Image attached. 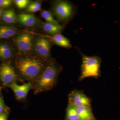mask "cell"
Instances as JSON below:
<instances>
[{
    "instance_id": "obj_1",
    "label": "cell",
    "mask_w": 120,
    "mask_h": 120,
    "mask_svg": "<svg viewBox=\"0 0 120 120\" xmlns=\"http://www.w3.org/2000/svg\"><path fill=\"white\" fill-rule=\"evenodd\" d=\"M16 66L22 76L28 79L38 78L44 70V64L37 58L29 57L19 58Z\"/></svg>"
},
{
    "instance_id": "obj_2",
    "label": "cell",
    "mask_w": 120,
    "mask_h": 120,
    "mask_svg": "<svg viewBox=\"0 0 120 120\" xmlns=\"http://www.w3.org/2000/svg\"><path fill=\"white\" fill-rule=\"evenodd\" d=\"M76 49L82 58L81 74L78 79L79 81L81 82L89 77L98 79L101 77V58L96 56H86L78 47Z\"/></svg>"
},
{
    "instance_id": "obj_3",
    "label": "cell",
    "mask_w": 120,
    "mask_h": 120,
    "mask_svg": "<svg viewBox=\"0 0 120 120\" xmlns=\"http://www.w3.org/2000/svg\"><path fill=\"white\" fill-rule=\"evenodd\" d=\"M61 67L52 62L46 67L39 77L36 84L38 92L50 90L54 87L57 82Z\"/></svg>"
},
{
    "instance_id": "obj_4",
    "label": "cell",
    "mask_w": 120,
    "mask_h": 120,
    "mask_svg": "<svg viewBox=\"0 0 120 120\" xmlns=\"http://www.w3.org/2000/svg\"><path fill=\"white\" fill-rule=\"evenodd\" d=\"M52 11L58 21L67 22L72 19L76 13L77 7L71 2L64 0L55 1Z\"/></svg>"
},
{
    "instance_id": "obj_5",
    "label": "cell",
    "mask_w": 120,
    "mask_h": 120,
    "mask_svg": "<svg viewBox=\"0 0 120 120\" xmlns=\"http://www.w3.org/2000/svg\"><path fill=\"white\" fill-rule=\"evenodd\" d=\"M68 104L75 107L86 106L91 107V101L82 90H75L71 91L69 94Z\"/></svg>"
},
{
    "instance_id": "obj_6",
    "label": "cell",
    "mask_w": 120,
    "mask_h": 120,
    "mask_svg": "<svg viewBox=\"0 0 120 120\" xmlns=\"http://www.w3.org/2000/svg\"><path fill=\"white\" fill-rule=\"evenodd\" d=\"M15 42L18 49L21 52H30L34 48L32 35L28 33H23L17 36L15 38Z\"/></svg>"
},
{
    "instance_id": "obj_7",
    "label": "cell",
    "mask_w": 120,
    "mask_h": 120,
    "mask_svg": "<svg viewBox=\"0 0 120 120\" xmlns=\"http://www.w3.org/2000/svg\"><path fill=\"white\" fill-rule=\"evenodd\" d=\"M52 46L51 41L46 38H37L34 44L35 52L41 56L47 59L50 57Z\"/></svg>"
},
{
    "instance_id": "obj_8",
    "label": "cell",
    "mask_w": 120,
    "mask_h": 120,
    "mask_svg": "<svg viewBox=\"0 0 120 120\" xmlns=\"http://www.w3.org/2000/svg\"><path fill=\"white\" fill-rule=\"evenodd\" d=\"M0 79L2 84L6 86L17 80L18 77L12 66L8 63H5L0 67Z\"/></svg>"
},
{
    "instance_id": "obj_9",
    "label": "cell",
    "mask_w": 120,
    "mask_h": 120,
    "mask_svg": "<svg viewBox=\"0 0 120 120\" xmlns=\"http://www.w3.org/2000/svg\"><path fill=\"white\" fill-rule=\"evenodd\" d=\"M9 86L14 92L16 98L19 100L26 98L32 87V84L28 82L20 85L13 82L9 84Z\"/></svg>"
},
{
    "instance_id": "obj_10",
    "label": "cell",
    "mask_w": 120,
    "mask_h": 120,
    "mask_svg": "<svg viewBox=\"0 0 120 120\" xmlns=\"http://www.w3.org/2000/svg\"><path fill=\"white\" fill-rule=\"evenodd\" d=\"M45 38H49L55 45L60 47L68 49H70L72 47L70 41L60 33L52 35H46Z\"/></svg>"
},
{
    "instance_id": "obj_11",
    "label": "cell",
    "mask_w": 120,
    "mask_h": 120,
    "mask_svg": "<svg viewBox=\"0 0 120 120\" xmlns=\"http://www.w3.org/2000/svg\"><path fill=\"white\" fill-rule=\"evenodd\" d=\"M17 20L21 24L28 27L34 26L38 23V20L32 14L20 13L17 15Z\"/></svg>"
},
{
    "instance_id": "obj_12",
    "label": "cell",
    "mask_w": 120,
    "mask_h": 120,
    "mask_svg": "<svg viewBox=\"0 0 120 120\" xmlns=\"http://www.w3.org/2000/svg\"><path fill=\"white\" fill-rule=\"evenodd\" d=\"M76 107V110L80 120H94L91 107L80 106Z\"/></svg>"
},
{
    "instance_id": "obj_13",
    "label": "cell",
    "mask_w": 120,
    "mask_h": 120,
    "mask_svg": "<svg viewBox=\"0 0 120 120\" xmlns=\"http://www.w3.org/2000/svg\"><path fill=\"white\" fill-rule=\"evenodd\" d=\"M1 19L3 22L6 23H14L17 20V16L14 9H10L4 11Z\"/></svg>"
},
{
    "instance_id": "obj_14",
    "label": "cell",
    "mask_w": 120,
    "mask_h": 120,
    "mask_svg": "<svg viewBox=\"0 0 120 120\" xmlns=\"http://www.w3.org/2000/svg\"><path fill=\"white\" fill-rule=\"evenodd\" d=\"M64 27L61 25H56L49 23H45L42 26L43 30L48 34L52 35L60 33Z\"/></svg>"
},
{
    "instance_id": "obj_15",
    "label": "cell",
    "mask_w": 120,
    "mask_h": 120,
    "mask_svg": "<svg viewBox=\"0 0 120 120\" xmlns=\"http://www.w3.org/2000/svg\"><path fill=\"white\" fill-rule=\"evenodd\" d=\"M12 49L9 45L5 43L0 44V58L9 59L12 55Z\"/></svg>"
},
{
    "instance_id": "obj_16",
    "label": "cell",
    "mask_w": 120,
    "mask_h": 120,
    "mask_svg": "<svg viewBox=\"0 0 120 120\" xmlns=\"http://www.w3.org/2000/svg\"><path fill=\"white\" fill-rule=\"evenodd\" d=\"M65 120H80L75 106L68 104L66 110Z\"/></svg>"
},
{
    "instance_id": "obj_17",
    "label": "cell",
    "mask_w": 120,
    "mask_h": 120,
    "mask_svg": "<svg viewBox=\"0 0 120 120\" xmlns=\"http://www.w3.org/2000/svg\"><path fill=\"white\" fill-rule=\"evenodd\" d=\"M41 16L47 22L56 25H60L58 22L54 19L52 15L48 11H44L41 12Z\"/></svg>"
},
{
    "instance_id": "obj_18",
    "label": "cell",
    "mask_w": 120,
    "mask_h": 120,
    "mask_svg": "<svg viewBox=\"0 0 120 120\" xmlns=\"http://www.w3.org/2000/svg\"><path fill=\"white\" fill-rule=\"evenodd\" d=\"M41 4L39 2H34L30 4L27 9L26 11L28 13H34L41 10Z\"/></svg>"
},
{
    "instance_id": "obj_19",
    "label": "cell",
    "mask_w": 120,
    "mask_h": 120,
    "mask_svg": "<svg viewBox=\"0 0 120 120\" xmlns=\"http://www.w3.org/2000/svg\"><path fill=\"white\" fill-rule=\"evenodd\" d=\"M11 38L9 33L7 26H0V39H8Z\"/></svg>"
},
{
    "instance_id": "obj_20",
    "label": "cell",
    "mask_w": 120,
    "mask_h": 120,
    "mask_svg": "<svg viewBox=\"0 0 120 120\" xmlns=\"http://www.w3.org/2000/svg\"><path fill=\"white\" fill-rule=\"evenodd\" d=\"M14 2L18 8L22 9L26 8L28 6L30 1L28 0H15Z\"/></svg>"
},
{
    "instance_id": "obj_21",
    "label": "cell",
    "mask_w": 120,
    "mask_h": 120,
    "mask_svg": "<svg viewBox=\"0 0 120 120\" xmlns=\"http://www.w3.org/2000/svg\"><path fill=\"white\" fill-rule=\"evenodd\" d=\"M12 1L11 0H0V8H6L11 6Z\"/></svg>"
},
{
    "instance_id": "obj_22",
    "label": "cell",
    "mask_w": 120,
    "mask_h": 120,
    "mask_svg": "<svg viewBox=\"0 0 120 120\" xmlns=\"http://www.w3.org/2000/svg\"><path fill=\"white\" fill-rule=\"evenodd\" d=\"M5 105L2 97L0 95V114L4 112Z\"/></svg>"
},
{
    "instance_id": "obj_23",
    "label": "cell",
    "mask_w": 120,
    "mask_h": 120,
    "mask_svg": "<svg viewBox=\"0 0 120 120\" xmlns=\"http://www.w3.org/2000/svg\"><path fill=\"white\" fill-rule=\"evenodd\" d=\"M0 120H8V114L5 112L0 114Z\"/></svg>"
},
{
    "instance_id": "obj_24",
    "label": "cell",
    "mask_w": 120,
    "mask_h": 120,
    "mask_svg": "<svg viewBox=\"0 0 120 120\" xmlns=\"http://www.w3.org/2000/svg\"><path fill=\"white\" fill-rule=\"evenodd\" d=\"M3 12H4V11H3V10L0 8V17H1L2 16Z\"/></svg>"
},
{
    "instance_id": "obj_25",
    "label": "cell",
    "mask_w": 120,
    "mask_h": 120,
    "mask_svg": "<svg viewBox=\"0 0 120 120\" xmlns=\"http://www.w3.org/2000/svg\"><path fill=\"white\" fill-rule=\"evenodd\" d=\"M95 120V119H94V120Z\"/></svg>"
}]
</instances>
